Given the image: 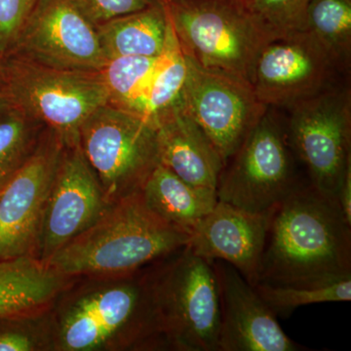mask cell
I'll return each instance as SVG.
<instances>
[{
	"instance_id": "ac0fdd59",
	"label": "cell",
	"mask_w": 351,
	"mask_h": 351,
	"mask_svg": "<svg viewBox=\"0 0 351 351\" xmlns=\"http://www.w3.org/2000/svg\"><path fill=\"white\" fill-rule=\"evenodd\" d=\"M68 283V277L34 256L0 261V318L32 316Z\"/></svg>"
},
{
	"instance_id": "277c9868",
	"label": "cell",
	"mask_w": 351,
	"mask_h": 351,
	"mask_svg": "<svg viewBox=\"0 0 351 351\" xmlns=\"http://www.w3.org/2000/svg\"><path fill=\"white\" fill-rule=\"evenodd\" d=\"M184 56L250 82L258 55L277 38L240 0H164Z\"/></svg>"
},
{
	"instance_id": "9a60e30c",
	"label": "cell",
	"mask_w": 351,
	"mask_h": 351,
	"mask_svg": "<svg viewBox=\"0 0 351 351\" xmlns=\"http://www.w3.org/2000/svg\"><path fill=\"white\" fill-rule=\"evenodd\" d=\"M218 281L221 323L219 351H300L277 316L230 263L213 262Z\"/></svg>"
},
{
	"instance_id": "7a4b0ae2",
	"label": "cell",
	"mask_w": 351,
	"mask_h": 351,
	"mask_svg": "<svg viewBox=\"0 0 351 351\" xmlns=\"http://www.w3.org/2000/svg\"><path fill=\"white\" fill-rule=\"evenodd\" d=\"M189 237L152 211L138 191L110 204L46 263L69 278L128 276L181 250Z\"/></svg>"
},
{
	"instance_id": "ba28073f",
	"label": "cell",
	"mask_w": 351,
	"mask_h": 351,
	"mask_svg": "<svg viewBox=\"0 0 351 351\" xmlns=\"http://www.w3.org/2000/svg\"><path fill=\"white\" fill-rule=\"evenodd\" d=\"M287 123L269 108L223 166L217 197L252 214L269 215L301 182Z\"/></svg>"
},
{
	"instance_id": "ffe728a7",
	"label": "cell",
	"mask_w": 351,
	"mask_h": 351,
	"mask_svg": "<svg viewBox=\"0 0 351 351\" xmlns=\"http://www.w3.org/2000/svg\"><path fill=\"white\" fill-rule=\"evenodd\" d=\"M141 193L152 211L189 237L218 201L193 189L161 163L147 178Z\"/></svg>"
},
{
	"instance_id": "83f0119b",
	"label": "cell",
	"mask_w": 351,
	"mask_h": 351,
	"mask_svg": "<svg viewBox=\"0 0 351 351\" xmlns=\"http://www.w3.org/2000/svg\"><path fill=\"white\" fill-rule=\"evenodd\" d=\"M76 8L95 27L117 18L137 12L152 0H71Z\"/></svg>"
},
{
	"instance_id": "d4e9b609",
	"label": "cell",
	"mask_w": 351,
	"mask_h": 351,
	"mask_svg": "<svg viewBox=\"0 0 351 351\" xmlns=\"http://www.w3.org/2000/svg\"><path fill=\"white\" fill-rule=\"evenodd\" d=\"M34 123L11 107L0 114V191L24 165L38 144Z\"/></svg>"
},
{
	"instance_id": "d6a6232c",
	"label": "cell",
	"mask_w": 351,
	"mask_h": 351,
	"mask_svg": "<svg viewBox=\"0 0 351 351\" xmlns=\"http://www.w3.org/2000/svg\"><path fill=\"white\" fill-rule=\"evenodd\" d=\"M240 1H245V0H240Z\"/></svg>"
},
{
	"instance_id": "7402d4cb",
	"label": "cell",
	"mask_w": 351,
	"mask_h": 351,
	"mask_svg": "<svg viewBox=\"0 0 351 351\" xmlns=\"http://www.w3.org/2000/svg\"><path fill=\"white\" fill-rule=\"evenodd\" d=\"M306 31L348 75L351 62V0H311Z\"/></svg>"
},
{
	"instance_id": "f1b7e54d",
	"label": "cell",
	"mask_w": 351,
	"mask_h": 351,
	"mask_svg": "<svg viewBox=\"0 0 351 351\" xmlns=\"http://www.w3.org/2000/svg\"><path fill=\"white\" fill-rule=\"evenodd\" d=\"M29 316L0 318V351H32L39 348L27 325Z\"/></svg>"
},
{
	"instance_id": "3957f363",
	"label": "cell",
	"mask_w": 351,
	"mask_h": 351,
	"mask_svg": "<svg viewBox=\"0 0 351 351\" xmlns=\"http://www.w3.org/2000/svg\"><path fill=\"white\" fill-rule=\"evenodd\" d=\"M166 345L180 351H219L221 306L213 263L184 247L145 274Z\"/></svg>"
},
{
	"instance_id": "e0dca14e",
	"label": "cell",
	"mask_w": 351,
	"mask_h": 351,
	"mask_svg": "<svg viewBox=\"0 0 351 351\" xmlns=\"http://www.w3.org/2000/svg\"><path fill=\"white\" fill-rule=\"evenodd\" d=\"M154 120L160 163L193 189L217 197L225 164L181 101Z\"/></svg>"
},
{
	"instance_id": "6da1fadb",
	"label": "cell",
	"mask_w": 351,
	"mask_h": 351,
	"mask_svg": "<svg viewBox=\"0 0 351 351\" xmlns=\"http://www.w3.org/2000/svg\"><path fill=\"white\" fill-rule=\"evenodd\" d=\"M348 276L351 225L338 200L302 184L269 215L258 283L318 285Z\"/></svg>"
},
{
	"instance_id": "cb8c5ba5",
	"label": "cell",
	"mask_w": 351,
	"mask_h": 351,
	"mask_svg": "<svg viewBox=\"0 0 351 351\" xmlns=\"http://www.w3.org/2000/svg\"><path fill=\"white\" fill-rule=\"evenodd\" d=\"M254 288L274 313L281 317H288L295 309L309 304L351 301V276L318 285L258 283Z\"/></svg>"
},
{
	"instance_id": "52a82bcc",
	"label": "cell",
	"mask_w": 351,
	"mask_h": 351,
	"mask_svg": "<svg viewBox=\"0 0 351 351\" xmlns=\"http://www.w3.org/2000/svg\"><path fill=\"white\" fill-rule=\"evenodd\" d=\"M78 145L110 205L142 191L160 163L154 120L110 104L83 123Z\"/></svg>"
},
{
	"instance_id": "f546056e",
	"label": "cell",
	"mask_w": 351,
	"mask_h": 351,
	"mask_svg": "<svg viewBox=\"0 0 351 351\" xmlns=\"http://www.w3.org/2000/svg\"><path fill=\"white\" fill-rule=\"evenodd\" d=\"M338 199L343 217L351 225V169L346 173L343 184L339 189Z\"/></svg>"
},
{
	"instance_id": "4fadbf2b",
	"label": "cell",
	"mask_w": 351,
	"mask_h": 351,
	"mask_svg": "<svg viewBox=\"0 0 351 351\" xmlns=\"http://www.w3.org/2000/svg\"><path fill=\"white\" fill-rule=\"evenodd\" d=\"M64 143L48 129L0 191V261L34 256Z\"/></svg>"
},
{
	"instance_id": "484cf974",
	"label": "cell",
	"mask_w": 351,
	"mask_h": 351,
	"mask_svg": "<svg viewBox=\"0 0 351 351\" xmlns=\"http://www.w3.org/2000/svg\"><path fill=\"white\" fill-rule=\"evenodd\" d=\"M258 22L276 38L306 31L307 8L311 0H245Z\"/></svg>"
},
{
	"instance_id": "4316f807",
	"label": "cell",
	"mask_w": 351,
	"mask_h": 351,
	"mask_svg": "<svg viewBox=\"0 0 351 351\" xmlns=\"http://www.w3.org/2000/svg\"><path fill=\"white\" fill-rule=\"evenodd\" d=\"M38 0H0V56L12 48L25 21Z\"/></svg>"
},
{
	"instance_id": "d6986e66",
	"label": "cell",
	"mask_w": 351,
	"mask_h": 351,
	"mask_svg": "<svg viewBox=\"0 0 351 351\" xmlns=\"http://www.w3.org/2000/svg\"><path fill=\"white\" fill-rule=\"evenodd\" d=\"M170 20L164 0H152L137 12L97 27L107 60L124 56L158 57L165 49Z\"/></svg>"
},
{
	"instance_id": "603a6c76",
	"label": "cell",
	"mask_w": 351,
	"mask_h": 351,
	"mask_svg": "<svg viewBox=\"0 0 351 351\" xmlns=\"http://www.w3.org/2000/svg\"><path fill=\"white\" fill-rule=\"evenodd\" d=\"M186 73V58L170 22L165 49L159 57L158 66L147 90L143 115L154 119L159 113L179 103Z\"/></svg>"
},
{
	"instance_id": "1f68e13d",
	"label": "cell",
	"mask_w": 351,
	"mask_h": 351,
	"mask_svg": "<svg viewBox=\"0 0 351 351\" xmlns=\"http://www.w3.org/2000/svg\"><path fill=\"white\" fill-rule=\"evenodd\" d=\"M2 61H3V59L0 56V71H1Z\"/></svg>"
},
{
	"instance_id": "44dd1931",
	"label": "cell",
	"mask_w": 351,
	"mask_h": 351,
	"mask_svg": "<svg viewBox=\"0 0 351 351\" xmlns=\"http://www.w3.org/2000/svg\"><path fill=\"white\" fill-rule=\"evenodd\" d=\"M158 57L124 56L108 60L100 71L108 103L143 115L147 90L159 63Z\"/></svg>"
},
{
	"instance_id": "30bf717a",
	"label": "cell",
	"mask_w": 351,
	"mask_h": 351,
	"mask_svg": "<svg viewBox=\"0 0 351 351\" xmlns=\"http://www.w3.org/2000/svg\"><path fill=\"white\" fill-rule=\"evenodd\" d=\"M186 58L182 107L226 164L269 108L258 100L251 83L241 76L204 69Z\"/></svg>"
},
{
	"instance_id": "9c48e42d",
	"label": "cell",
	"mask_w": 351,
	"mask_h": 351,
	"mask_svg": "<svg viewBox=\"0 0 351 351\" xmlns=\"http://www.w3.org/2000/svg\"><path fill=\"white\" fill-rule=\"evenodd\" d=\"M288 110L289 142L306 169L308 184L337 199L351 169L350 88L341 83Z\"/></svg>"
},
{
	"instance_id": "5b68a950",
	"label": "cell",
	"mask_w": 351,
	"mask_h": 351,
	"mask_svg": "<svg viewBox=\"0 0 351 351\" xmlns=\"http://www.w3.org/2000/svg\"><path fill=\"white\" fill-rule=\"evenodd\" d=\"M0 90L9 106L56 133L64 147L78 145L88 117L108 103L100 71H68L6 56Z\"/></svg>"
},
{
	"instance_id": "8992f818",
	"label": "cell",
	"mask_w": 351,
	"mask_h": 351,
	"mask_svg": "<svg viewBox=\"0 0 351 351\" xmlns=\"http://www.w3.org/2000/svg\"><path fill=\"white\" fill-rule=\"evenodd\" d=\"M57 331V348L64 351L100 350L112 339L140 346L163 339L145 274L76 298L62 313Z\"/></svg>"
},
{
	"instance_id": "2e32d148",
	"label": "cell",
	"mask_w": 351,
	"mask_h": 351,
	"mask_svg": "<svg viewBox=\"0 0 351 351\" xmlns=\"http://www.w3.org/2000/svg\"><path fill=\"white\" fill-rule=\"evenodd\" d=\"M269 215L249 213L218 200L191 233L186 247L209 262L230 263L256 285Z\"/></svg>"
},
{
	"instance_id": "7c38bea8",
	"label": "cell",
	"mask_w": 351,
	"mask_h": 351,
	"mask_svg": "<svg viewBox=\"0 0 351 351\" xmlns=\"http://www.w3.org/2000/svg\"><path fill=\"white\" fill-rule=\"evenodd\" d=\"M6 56L68 71H101L108 62L96 27L71 0H38Z\"/></svg>"
},
{
	"instance_id": "4dcf8cb0",
	"label": "cell",
	"mask_w": 351,
	"mask_h": 351,
	"mask_svg": "<svg viewBox=\"0 0 351 351\" xmlns=\"http://www.w3.org/2000/svg\"><path fill=\"white\" fill-rule=\"evenodd\" d=\"M8 108H10L8 101H7L6 97L4 96L3 92L0 90V114H1L2 112H5Z\"/></svg>"
},
{
	"instance_id": "5bb4252c",
	"label": "cell",
	"mask_w": 351,
	"mask_h": 351,
	"mask_svg": "<svg viewBox=\"0 0 351 351\" xmlns=\"http://www.w3.org/2000/svg\"><path fill=\"white\" fill-rule=\"evenodd\" d=\"M110 206L80 145L64 147L51 186L36 257L47 262Z\"/></svg>"
},
{
	"instance_id": "8fae6325",
	"label": "cell",
	"mask_w": 351,
	"mask_h": 351,
	"mask_svg": "<svg viewBox=\"0 0 351 351\" xmlns=\"http://www.w3.org/2000/svg\"><path fill=\"white\" fill-rule=\"evenodd\" d=\"M346 75L307 31L277 38L254 64L250 83L267 108H291L341 84Z\"/></svg>"
}]
</instances>
